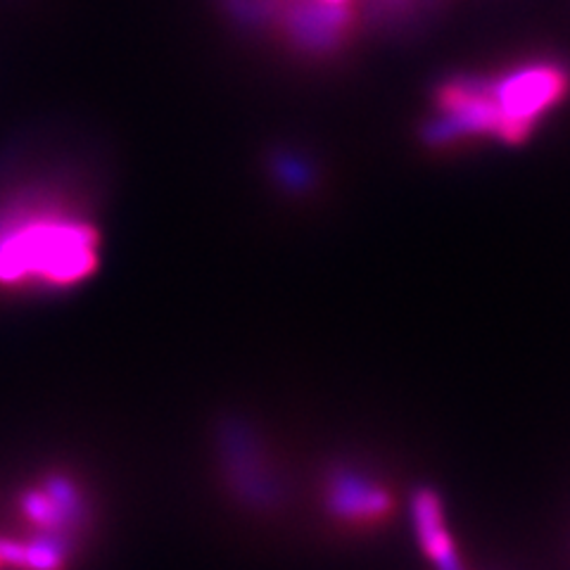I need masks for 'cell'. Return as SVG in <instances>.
Instances as JSON below:
<instances>
[{
    "label": "cell",
    "mask_w": 570,
    "mask_h": 570,
    "mask_svg": "<svg viewBox=\"0 0 570 570\" xmlns=\"http://www.w3.org/2000/svg\"><path fill=\"white\" fill-rule=\"evenodd\" d=\"M98 264L96 228L56 207H24L0 219V283L75 285Z\"/></svg>",
    "instance_id": "obj_1"
},
{
    "label": "cell",
    "mask_w": 570,
    "mask_h": 570,
    "mask_svg": "<svg viewBox=\"0 0 570 570\" xmlns=\"http://www.w3.org/2000/svg\"><path fill=\"white\" fill-rule=\"evenodd\" d=\"M499 117V138L521 142L534 127V119L551 110L566 94L570 79L557 65H534L513 75L488 81Z\"/></svg>",
    "instance_id": "obj_2"
}]
</instances>
